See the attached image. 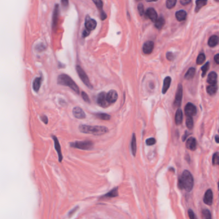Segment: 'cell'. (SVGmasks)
I'll use <instances>...</instances> for the list:
<instances>
[{"instance_id": "obj_1", "label": "cell", "mask_w": 219, "mask_h": 219, "mask_svg": "<svg viewBox=\"0 0 219 219\" xmlns=\"http://www.w3.org/2000/svg\"><path fill=\"white\" fill-rule=\"evenodd\" d=\"M193 185L194 179L192 174L188 170H185L178 180V187L190 192L193 189Z\"/></svg>"}, {"instance_id": "obj_2", "label": "cell", "mask_w": 219, "mask_h": 219, "mask_svg": "<svg viewBox=\"0 0 219 219\" xmlns=\"http://www.w3.org/2000/svg\"><path fill=\"white\" fill-rule=\"evenodd\" d=\"M79 131L85 134H90L95 136H101L108 132L109 130L104 126H91L87 125H80Z\"/></svg>"}, {"instance_id": "obj_3", "label": "cell", "mask_w": 219, "mask_h": 219, "mask_svg": "<svg viewBox=\"0 0 219 219\" xmlns=\"http://www.w3.org/2000/svg\"><path fill=\"white\" fill-rule=\"evenodd\" d=\"M57 83L62 86H67L77 94H79L80 93L79 88H78L77 84L72 80V78L69 75L66 74H61L59 75L57 78Z\"/></svg>"}, {"instance_id": "obj_4", "label": "cell", "mask_w": 219, "mask_h": 219, "mask_svg": "<svg viewBox=\"0 0 219 219\" xmlns=\"http://www.w3.org/2000/svg\"><path fill=\"white\" fill-rule=\"evenodd\" d=\"M93 143L91 141H77L70 143L73 148L84 150H90L93 148Z\"/></svg>"}, {"instance_id": "obj_5", "label": "cell", "mask_w": 219, "mask_h": 219, "mask_svg": "<svg viewBox=\"0 0 219 219\" xmlns=\"http://www.w3.org/2000/svg\"><path fill=\"white\" fill-rule=\"evenodd\" d=\"M76 70H77V72L78 75V76H79L81 80L82 81L84 84L89 88L90 89L93 88V86H92L91 85L90 79H89L88 75L86 73L84 70L80 66H76Z\"/></svg>"}, {"instance_id": "obj_6", "label": "cell", "mask_w": 219, "mask_h": 219, "mask_svg": "<svg viewBox=\"0 0 219 219\" xmlns=\"http://www.w3.org/2000/svg\"><path fill=\"white\" fill-rule=\"evenodd\" d=\"M97 104L102 107H107L109 106L110 104L107 102L106 98V93L105 92H102L98 94L96 100Z\"/></svg>"}, {"instance_id": "obj_7", "label": "cell", "mask_w": 219, "mask_h": 219, "mask_svg": "<svg viewBox=\"0 0 219 219\" xmlns=\"http://www.w3.org/2000/svg\"><path fill=\"white\" fill-rule=\"evenodd\" d=\"M183 98V87L182 85L179 84L178 85L177 90L176 94H175V98L174 101V106L179 107L181 105V102H182Z\"/></svg>"}, {"instance_id": "obj_8", "label": "cell", "mask_w": 219, "mask_h": 219, "mask_svg": "<svg viewBox=\"0 0 219 219\" xmlns=\"http://www.w3.org/2000/svg\"><path fill=\"white\" fill-rule=\"evenodd\" d=\"M185 115L188 117H192L197 114V108L191 103H188L185 108Z\"/></svg>"}, {"instance_id": "obj_9", "label": "cell", "mask_w": 219, "mask_h": 219, "mask_svg": "<svg viewBox=\"0 0 219 219\" xmlns=\"http://www.w3.org/2000/svg\"><path fill=\"white\" fill-rule=\"evenodd\" d=\"M52 138L54 141V145H55V150H56L57 152V154H58L59 161V162H61L62 161H63V154H62L60 143H59V139L56 136H52Z\"/></svg>"}, {"instance_id": "obj_10", "label": "cell", "mask_w": 219, "mask_h": 219, "mask_svg": "<svg viewBox=\"0 0 219 219\" xmlns=\"http://www.w3.org/2000/svg\"><path fill=\"white\" fill-rule=\"evenodd\" d=\"M59 17V5L58 4H56L55 6V9H54V10H53V18H52V27L54 30L55 29L57 26Z\"/></svg>"}, {"instance_id": "obj_11", "label": "cell", "mask_w": 219, "mask_h": 219, "mask_svg": "<svg viewBox=\"0 0 219 219\" xmlns=\"http://www.w3.org/2000/svg\"><path fill=\"white\" fill-rule=\"evenodd\" d=\"M97 23L96 21L93 20V19H91L88 17L86 18V22H85V26H86V29L88 31H91L93 30L94 29H95L96 27Z\"/></svg>"}, {"instance_id": "obj_12", "label": "cell", "mask_w": 219, "mask_h": 219, "mask_svg": "<svg viewBox=\"0 0 219 219\" xmlns=\"http://www.w3.org/2000/svg\"><path fill=\"white\" fill-rule=\"evenodd\" d=\"M118 93L115 90H111L106 94V98L107 102L111 104L115 102L118 100Z\"/></svg>"}, {"instance_id": "obj_13", "label": "cell", "mask_w": 219, "mask_h": 219, "mask_svg": "<svg viewBox=\"0 0 219 219\" xmlns=\"http://www.w3.org/2000/svg\"><path fill=\"white\" fill-rule=\"evenodd\" d=\"M213 191L211 189H208L204 194L203 201L206 205H209V206H210V205H212L213 203Z\"/></svg>"}, {"instance_id": "obj_14", "label": "cell", "mask_w": 219, "mask_h": 219, "mask_svg": "<svg viewBox=\"0 0 219 219\" xmlns=\"http://www.w3.org/2000/svg\"><path fill=\"white\" fill-rule=\"evenodd\" d=\"M154 43L151 40H148L145 42L143 46V52L145 54H150L154 50Z\"/></svg>"}, {"instance_id": "obj_15", "label": "cell", "mask_w": 219, "mask_h": 219, "mask_svg": "<svg viewBox=\"0 0 219 219\" xmlns=\"http://www.w3.org/2000/svg\"><path fill=\"white\" fill-rule=\"evenodd\" d=\"M146 15L152 22L155 23L157 20H158V13H157L155 9H153V8H149V9H147V11H146Z\"/></svg>"}, {"instance_id": "obj_16", "label": "cell", "mask_w": 219, "mask_h": 219, "mask_svg": "<svg viewBox=\"0 0 219 219\" xmlns=\"http://www.w3.org/2000/svg\"><path fill=\"white\" fill-rule=\"evenodd\" d=\"M73 115L75 118L78 119H84L86 118V114L84 111L80 107H75L73 109Z\"/></svg>"}, {"instance_id": "obj_17", "label": "cell", "mask_w": 219, "mask_h": 219, "mask_svg": "<svg viewBox=\"0 0 219 219\" xmlns=\"http://www.w3.org/2000/svg\"><path fill=\"white\" fill-rule=\"evenodd\" d=\"M186 147L188 149L190 150H195L197 147V142L195 137H189L186 143Z\"/></svg>"}, {"instance_id": "obj_18", "label": "cell", "mask_w": 219, "mask_h": 219, "mask_svg": "<svg viewBox=\"0 0 219 219\" xmlns=\"http://www.w3.org/2000/svg\"><path fill=\"white\" fill-rule=\"evenodd\" d=\"M207 82L208 84H210V85L217 84V74L216 73L215 71L211 72L209 75H208V77L207 78Z\"/></svg>"}, {"instance_id": "obj_19", "label": "cell", "mask_w": 219, "mask_h": 219, "mask_svg": "<svg viewBox=\"0 0 219 219\" xmlns=\"http://www.w3.org/2000/svg\"><path fill=\"white\" fill-rule=\"evenodd\" d=\"M171 81H172V79L170 77H166L165 78H164L163 89H162V93L165 94L166 93V91L170 88V84H171Z\"/></svg>"}, {"instance_id": "obj_20", "label": "cell", "mask_w": 219, "mask_h": 219, "mask_svg": "<svg viewBox=\"0 0 219 219\" xmlns=\"http://www.w3.org/2000/svg\"><path fill=\"white\" fill-rule=\"evenodd\" d=\"M131 152L133 156H136V150H137V145H136V135L134 133L132 134L131 143Z\"/></svg>"}, {"instance_id": "obj_21", "label": "cell", "mask_w": 219, "mask_h": 219, "mask_svg": "<svg viewBox=\"0 0 219 219\" xmlns=\"http://www.w3.org/2000/svg\"><path fill=\"white\" fill-rule=\"evenodd\" d=\"M186 16H187V13L184 10H180L175 13V17L177 21H183L186 20Z\"/></svg>"}, {"instance_id": "obj_22", "label": "cell", "mask_w": 219, "mask_h": 219, "mask_svg": "<svg viewBox=\"0 0 219 219\" xmlns=\"http://www.w3.org/2000/svg\"><path fill=\"white\" fill-rule=\"evenodd\" d=\"M118 187H115L112 190L109 191L107 193L102 196V198H113V197H116L118 195Z\"/></svg>"}, {"instance_id": "obj_23", "label": "cell", "mask_w": 219, "mask_h": 219, "mask_svg": "<svg viewBox=\"0 0 219 219\" xmlns=\"http://www.w3.org/2000/svg\"><path fill=\"white\" fill-rule=\"evenodd\" d=\"M175 121L176 125H180L183 121V111L181 109H178L175 113Z\"/></svg>"}, {"instance_id": "obj_24", "label": "cell", "mask_w": 219, "mask_h": 219, "mask_svg": "<svg viewBox=\"0 0 219 219\" xmlns=\"http://www.w3.org/2000/svg\"><path fill=\"white\" fill-rule=\"evenodd\" d=\"M41 85V78L36 77L35 78L33 82V89L36 92H38Z\"/></svg>"}, {"instance_id": "obj_25", "label": "cell", "mask_w": 219, "mask_h": 219, "mask_svg": "<svg viewBox=\"0 0 219 219\" xmlns=\"http://www.w3.org/2000/svg\"><path fill=\"white\" fill-rule=\"evenodd\" d=\"M218 43V37L217 36H212L208 40V45L210 47H214Z\"/></svg>"}, {"instance_id": "obj_26", "label": "cell", "mask_w": 219, "mask_h": 219, "mask_svg": "<svg viewBox=\"0 0 219 219\" xmlns=\"http://www.w3.org/2000/svg\"><path fill=\"white\" fill-rule=\"evenodd\" d=\"M217 90H218L217 84L210 85L208 86L206 88L208 93L210 95H214V94H215V93H217Z\"/></svg>"}, {"instance_id": "obj_27", "label": "cell", "mask_w": 219, "mask_h": 219, "mask_svg": "<svg viewBox=\"0 0 219 219\" xmlns=\"http://www.w3.org/2000/svg\"><path fill=\"white\" fill-rule=\"evenodd\" d=\"M195 69L193 68V67H190V68L188 70V71L186 72V73L185 74V79L186 80L192 79L195 76Z\"/></svg>"}, {"instance_id": "obj_28", "label": "cell", "mask_w": 219, "mask_h": 219, "mask_svg": "<svg viewBox=\"0 0 219 219\" xmlns=\"http://www.w3.org/2000/svg\"><path fill=\"white\" fill-rule=\"evenodd\" d=\"M164 23H165L164 19L163 17H159V18H158V20H157V21L155 22L156 28L159 30L161 29L163 27Z\"/></svg>"}, {"instance_id": "obj_29", "label": "cell", "mask_w": 219, "mask_h": 219, "mask_svg": "<svg viewBox=\"0 0 219 219\" xmlns=\"http://www.w3.org/2000/svg\"><path fill=\"white\" fill-rule=\"evenodd\" d=\"M207 3V1H204V0H197L196 1V7H195V12H197L199 11V10L203 7Z\"/></svg>"}, {"instance_id": "obj_30", "label": "cell", "mask_w": 219, "mask_h": 219, "mask_svg": "<svg viewBox=\"0 0 219 219\" xmlns=\"http://www.w3.org/2000/svg\"><path fill=\"white\" fill-rule=\"evenodd\" d=\"M94 116L100 119V120H109L111 118V116L106 114V113H96V114H94Z\"/></svg>"}, {"instance_id": "obj_31", "label": "cell", "mask_w": 219, "mask_h": 219, "mask_svg": "<svg viewBox=\"0 0 219 219\" xmlns=\"http://www.w3.org/2000/svg\"><path fill=\"white\" fill-rule=\"evenodd\" d=\"M186 125L189 129H192L193 127V121L192 118L188 117L186 120Z\"/></svg>"}, {"instance_id": "obj_32", "label": "cell", "mask_w": 219, "mask_h": 219, "mask_svg": "<svg viewBox=\"0 0 219 219\" xmlns=\"http://www.w3.org/2000/svg\"><path fill=\"white\" fill-rule=\"evenodd\" d=\"M205 60H206V57H205L204 54V53L199 54V56L197 57V64H199V65L203 64Z\"/></svg>"}, {"instance_id": "obj_33", "label": "cell", "mask_w": 219, "mask_h": 219, "mask_svg": "<svg viewBox=\"0 0 219 219\" xmlns=\"http://www.w3.org/2000/svg\"><path fill=\"white\" fill-rule=\"evenodd\" d=\"M213 165H218L219 163V158H218V152H215L212 158Z\"/></svg>"}, {"instance_id": "obj_34", "label": "cell", "mask_w": 219, "mask_h": 219, "mask_svg": "<svg viewBox=\"0 0 219 219\" xmlns=\"http://www.w3.org/2000/svg\"><path fill=\"white\" fill-rule=\"evenodd\" d=\"M177 1L176 0H168L166 2V7L168 9H172L173 7H175V4H176Z\"/></svg>"}, {"instance_id": "obj_35", "label": "cell", "mask_w": 219, "mask_h": 219, "mask_svg": "<svg viewBox=\"0 0 219 219\" xmlns=\"http://www.w3.org/2000/svg\"><path fill=\"white\" fill-rule=\"evenodd\" d=\"M209 67H210V63H209V62H207V63L201 67V70H202V77H204L205 75H206V72H207V71L208 70V69H209Z\"/></svg>"}, {"instance_id": "obj_36", "label": "cell", "mask_w": 219, "mask_h": 219, "mask_svg": "<svg viewBox=\"0 0 219 219\" xmlns=\"http://www.w3.org/2000/svg\"><path fill=\"white\" fill-rule=\"evenodd\" d=\"M156 143V141L154 137H150V138H148L146 140V144L148 146L154 145Z\"/></svg>"}, {"instance_id": "obj_37", "label": "cell", "mask_w": 219, "mask_h": 219, "mask_svg": "<svg viewBox=\"0 0 219 219\" xmlns=\"http://www.w3.org/2000/svg\"><path fill=\"white\" fill-rule=\"evenodd\" d=\"M81 96H82V98L85 102H88V103H90V98H89L87 93H86L84 91H82V93H81Z\"/></svg>"}, {"instance_id": "obj_38", "label": "cell", "mask_w": 219, "mask_h": 219, "mask_svg": "<svg viewBox=\"0 0 219 219\" xmlns=\"http://www.w3.org/2000/svg\"><path fill=\"white\" fill-rule=\"evenodd\" d=\"M93 2L96 5V7H98V9L101 10L102 9V7H103V2L100 1V0H96V1L93 0Z\"/></svg>"}, {"instance_id": "obj_39", "label": "cell", "mask_w": 219, "mask_h": 219, "mask_svg": "<svg viewBox=\"0 0 219 219\" xmlns=\"http://www.w3.org/2000/svg\"><path fill=\"white\" fill-rule=\"evenodd\" d=\"M188 216L190 217V219H197L195 214L193 212V211L191 209H189L188 211Z\"/></svg>"}, {"instance_id": "obj_40", "label": "cell", "mask_w": 219, "mask_h": 219, "mask_svg": "<svg viewBox=\"0 0 219 219\" xmlns=\"http://www.w3.org/2000/svg\"><path fill=\"white\" fill-rule=\"evenodd\" d=\"M137 9H138V12L140 15L143 16V14H144V7H143V5L142 3H139L138 5V7H137Z\"/></svg>"}, {"instance_id": "obj_41", "label": "cell", "mask_w": 219, "mask_h": 219, "mask_svg": "<svg viewBox=\"0 0 219 219\" xmlns=\"http://www.w3.org/2000/svg\"><path fill=\"white\" fill-rule=\"evenodd\" d=\"M166 58L168 61H172L174 59V54L172 52H168L166 53Z\"/></svg>"}, {"instance_id": "obj_42", "label": "cell", "mask_w": 219, "mask_h": 219, "mask_svg": "<svg viewBox=\"0 0 219 219\" xmlns=\"http://www.w3.org/2000/svg\"><path fill=\"white\" fill-rule=\"evenodd\" d=\"M78 206H77V207H75V208H73V209L72 210L70 211V212H69V214H68L69 217H71V216H72L73 215L75 212H77V210H78Z\"/></svg>"}, {"instance_id": "obj_43", "label": "cell", "mask_w": 219, "mask_h": 219, "mask_svg": "<svg viewBox=\"0 0 219 219\" xmlns=\"http://www.w3.org/2000/svg\"><path fill=\"white\" fill-rule=\"evenodd\" d=\"M40 119H41V120L44 122L45 124H47L48 123V118L45 115H42L41 116H40Z\"/></svg>"}, {"instance_id": "obj_44", "label": "cell", "mask_w": 219, "mask_h": 219, "mask_svg": "<svg viewBox=\"0 0 219 219\" xmlns=\"http://www.w3.org/2000/svg\"><path fill=\"white\" fill-rule=\"evenodd\" d=\"M191 2V0H181L180 3L183 5H186Z\"/></svg>"}, {"instance_id": "obj_45", "label": "cell", "mask_w": 219, "mask_h": 219, "mask_svg": "<svg viewBox=\"0 0 219 219\" xmlns=\"http://www.w3.org/2000/svg\"><path fill=\"white\" fill-rule=\"evenodd\" d=\"M90 31H88V30H87L86 29L85 30H84V32H83V33H82V37H86L88 36V35L90 34Z\"/></svg>"}, {"instance_id": "obj_46", "label": "cell", "mask_w": 219, "mask_h": 219, "mask_svg": "<svg viewBox=\"0 0 219 219\" xmlns=\"http://www.w3.org/2000/svg\"><path fill=\"white\" fill-rule=\"evenodd\" d=\"M107 18V14L105 13L104 12L102 11L101 13H100V18L102 19V20H104L105 19H106Z\"/></svg>"}, {"instance_id": "obj_47", "label": "cell", "mask_w": 219, "mask_h": 219, "mask_svg": "<svg viewBox=\"0 0 219 219\" xmlns=\"http://www.w3.org/2000/svg\"><path fill=\"white\" fill-rule=\"evenodd\" d=\"M214 60L215 61L216 64H218V63H219V55L218 54H217V55L214 57Z\"/></svg>"}, {"instance_id": "obj_48", "label": "cell", "mask_w": 219, "mask_h": 219, "mask_svg": "<svg viewBox=\"0 0 219 219\" xmlns=\"http://www.w3.org/2000/svg\"><path fill=\"white\" fill-rule=\"evenodd\" d=\"M62 4H63V5L64 7H67V5H68V3H69V1H66V0H63V1H61Z\"/></svg>"}, {"instance_id": "obj_49", "label": "cell", "mask_w": 219, "mask_h": 219, "mask_svg": "<svg viewBox=\"0 0 219 219\" xmlns=\"http://www.w3.org/2000/svg\"><path fill=\"white\" fill-rule=\"evenodd\" d=\"M189 134H189V133H188V132H185V135H184V136H183V138H182V140H183V142H185V140H186V137H187V136H188V135Z\"/></svg>"}, {"instance_id": "obj_50", "label": "cell", "mask_w": 219, "mask_h": 219, "mask_svg": "<svg viewBox=\"0 0 219 219\" xmlns=\"http://www.w3.org/2000/svg\"><path fill=\"white\" fill-rule=\"evenodd\" d=\"M215 142H216V143H218V135H216V136H215Z\"/></svg>"}]
</instances>
